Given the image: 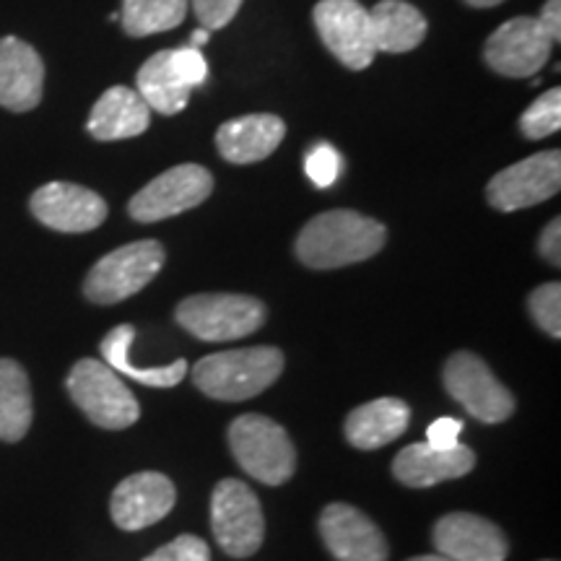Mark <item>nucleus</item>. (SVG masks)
Segmentation results:
<instances>
[{
  "mask_svg": "<svg viewBox=\"0 0 561 561\" xmlns=\"http://www.w3.org/2000/svg\"><path fill=\"white\" fill-rule=\"evenodd\" d=\"M561 128V89H551L538 96L520 117V130L525 138L541 140Z\"/></svg>",
  "mask_w": 561,
  "mask_h": 561,
  "instance_id": "27",
  "label": "nucleus"
},
{
  "mask_svg": "<svg viewBox=\"0 0 561 561\" xmlns=\"http://www.w3.org/2000/svg\"><path fill=\"white\" fill-rule=\"evenodd\" d=\"M32 413V388L24 367L13 359H0V439H24Z\"/></svg>",
  "mask_w": 561,
  "mask_h": 561,
  "instance_id": "25",
  "label": "nucleus"
},
{
  "mask_svg": "<svg viewBox=\"0 0 561 561\" xmlns=\"http://www.w3.org/2000/svg\"><path fill=\"white\" fill-rule=\"evenodd\" d=\"M409 561H453V559L442 557V553H426V557H413Z\"/></svg>",
  "mask_w": 561,
  "mask_h": 561,
  "instance_id": "38",
  "label": "nucleus"
},
{
  "mask_svg": "<svg viewBox=\"0 0 561 561\" xmlns=\"http://www.w3.org/2000/svg\"><path fill=\"white\" fill-rule=\"evenodd\" d=\"M229 447L242 471L268 486H280L297 471V450L289 434L261 413H244L231 421Z\"/></svg>",
  "mask_w": 561,
  "mask_h": 561,
  "instance_id": "3",
  "label": "nucleus"
},
{
  "mask_svg": "<svg viewBox=\"0 0 561 561\" xmlns=\"http://www.w3.org/2000/svg\"><path fill=\"white\" fill-rule=\"evenodd\" d=\"M144 561H210V549L198 536H180Z\"/></svg>",
  "mask_w": 561,
  "mask_h": 561,
  "instance_id": "30",
  "label": "nucleus"
},
{
  "mask_svg": "<svg viewBox=\"0 0 561 561\" xmlns=\"http://www.w3.org/2000/svg\"><path fill=\"white\" fill-rule=\"evenodd\" d=\"M434 546L453 561H504L510 553L500 525L471 512H453L434 525Z\"/></svg>",
  "mask_w": 561,
  "mask_h": 561,
  "instance_id": "16",
  "label": "nucleus"
},
{
  "mask_svg": "<svg viewBox=\"0 0 561 561\" xmlns=\"http://www.w3.org/2000/svg\"><path fill=\"white\" fill-rule=\"evenodd\" d=\"M561 187V153L541 151L507 167L489 182L486 198L496 210H520L553 198Z\"/></svg>",
  "mask_w": 561,
  "mask_h": 561,
  "instance_id": "11",
  "label": "nucleus"
},
{
  "mask_svg": "<svg viewBox=\"0 0 561 561\" xmlns=\"http://www.w3.org/2000/svg\"><path fill=\"white\" fill-rule=\"evenodd\" d=\"M68 396L83 411L91 424L121 432L140 419L136 396L125 388L117 371L100 359H81L73 364L68 380Z\"/></svg>",
  "mask_w": 561,
  "mask_h": 561,
  "instance_id": "4",
  "label": "nucleus"
},
{
  "mask_svg": "<svg viewBox=\"0 0 561 561\" xmlns=\"http://www.w3.org/2000/svg\"><path fill=\"white\" fill-rule=\"evenodd\" d=\"M214 193V178L201 164H180L151 180L128 203V214L140 224L172 219L198 208Z\"/></svg>",
  "mask_w": 561,
  "mask_h": 561,
  "instance_id": "9",
  "label": "nucleus"
},
{
  "mask_svg": "<svg viewBox=\"0 0 561 561\" xmlns=\"http://www.w3.org/2000/svg\"><path fill=\"white\" fill-rule=\"evenodd\" d=\"M476 466V453L466 445H455L450 450H437V447L416 442V445L403 447L392 460V473L396 479L411 489H430L437 483L460 479L471 473Z\"/></svg>",
  "mask_w": 561,
  "mask_h": 561,
  "instance_id": "18",
  "label": "nucleus"
},
{
  "mask_svg": "<svg viewBox=\"0 0 561 561\" xmlns=\"http://www.w3.org/2000/svg\"><path fill=\"white\" fill-rule=\"evenodd\" d=\"M240 5L242 0H193L195 16H198L203 30L208 32L224 30V26L237 16Z\"/></svg>",
  "mask_w": 561,
  "mask_h": 561,
  "instance_id": "31",
  "label": "nucleus"
},
{
  "mask_svg": "<svg viewBox=\"0 0 561 561\" xmlns=\"http://www.w3.org/2000/svg\"><path fill=\"white\" fill-rule=\"evenodd\" d=\"M388 231L380 221L356 210H328L314 216L297 237V257L307 268L333 271L364 263L385 248Z\"/></svg>",
  "mask_w": 561,
  "mask_h": 561,
  "instance_id": "1",
  "label": "nucleus"
},
{
  "mask_svg": "<svg viewBox=\"0 0 561 561\" xmlns=\"http://www.w3.org/2000/svg\"><path fill=\"white\" fill-rule=\"evenodd\" d=\"M151 110L136 89L112 87L91 110L87 128L96 140L136 138L149 128Z\"/></svg>",
  "mask_w": 561,
  "mask_h": 561,
  "instance_id": "20",
  "label": "nucleus"
},
{
  "mask_svg": "<svg viewBox=\"0 0 561 561\" xmlns=\"http://www.w3.org/2000/svg\"><path fill=\"white\" fill-rule=\"evenodd\" d=\"M45 62L32 45L19 37L0 39V107L30 112L42 102Z\"/></svg>",
  "mask_w": 561,
  "mask_h": 561,
  "instance_id": "17",
  "label": "nucleus"
},
{
  "mask_svg": "<svg viewBox=\"0 0 561 561\" xmlns=\"http://www.w3.org/2000/svg\"><path fill=\"white\" fill-rule=\"evenodd\" d=\"M528 310L543 333H549L557 341L561 339V286L557 280L541 284L530 294Z\"/></svg>",
  "mask_w": 561,
  "mask_h": 561,
  "instance_id": "28",
  "label": "nucleus"
},
{
  "mask_svg": "<svg viewBox=\"0 0 561 561\" xmlns=\"http://www.w3.org/2000/svg\"><path fill=\"white\" fill-rule=\"evenodd\" d=\"M187 0H123V30L128 37L170 32L185 21Z\"/></svg>",
  "mask_w": 561,
  "mask_h": 561,
  "instance_id": "26",
  "label": "nucleus"
},
{
  "mask_svg": "<svg viewBox=\"0 0 561 561\" xmlns=\"http://www.w3.org/2000/svg\"><path fill=\"white\" fill-rule=\"evenodd\" d=\"M174 500H178V491L164 473H133L112 491V520L123 530H144L164 520L174 507Z\"/></svg>",
  "mask_w": 561,
  "mask_h": 561,
  "instance_id": "14",
  "label": "nucleus"
},
{
  "mask_svg": "<svg viewBox=\"0 0 561 561\" xmlns=\"http://www.w3.org/2000/svg\"><path fill=\"white\" fill-rule=\"evenodd\" d=\"M30 208L39 224L66 234H83L107 219V203L102 195L73 182H47L32 195Z\"/></svg>",
  "mask_w": 561,
  "mask_h": 561,
  "instance_id": "13",
  "label": "nucleus"
},
{
  "mask_svg": "<svg viewBox=\"0 0 561 561\" xmlns=\"http://www.w3.org/2000/svg\"><path fill=\"white\" fill-rule=\"evenodd\" d=\"M442 382L471 416L483 424H502L515 413V398L496 380L489 364L473 351H458L442 369Z\"/></svg>",
  "mask_w": 561,
  "mask_h": 561,
  "instance_id": "8",
  "label": "nucleus"
},
{
  "mask_svg": "<svg viewBox=\"0 0 561 561\" xmlns=\"http://www.w3.org/2000/svg\"><path fill=\"white\" fill-rule=\"evenodd\" d=\"M377 53H411L426 37V19L405 0H382L369 11Z\"/></svg>",
  "mask_w": 561,
  "mask_h": 561,
  "instance_id": "22",
  "label": "nucleus"
},
{
  "mask_svg": "<svg viewBox=\"0 0 561 561\" xmlns=\"http://www.w3.org/2000/svg\"><path fill=\"white\" fill-rule=\"evenodd\" d=\"M284 371V354L273 346L221 351L193 367V385L214 401L240 403L261 396Z\"/></svg>",
  "mask_w": 561,
  "mask_h": 561,
  "instance_id": "2",
  "label": "nucleus"
},
{
  "mask_svg": "<svg viewBox=\"0 0 561 561\" xmlns=\"http://www.w3.org/2000/svg\"><path fill=\"white\" fill-rule=\"evenodd\" d=\"M172 66H174V70H178L180 79L185 81L191 89L201 87L208 76V62L201 55V50H195V47L172 50Z\"/></svg>",
  "mask_w": 561,
  "mask_h": 561,
  "instance_id": "32",
  "label": "nucleus"
},
{
  "mask_svg": "<svg viewBox=\"0 0 561 561\" xmlns=\"http://www.w3.org/2000/svg\"><path fill=\"white\" fill-rule=\"evenodd\" d=\"M133 341H136V328L128 325V322H125V325L112 328V331L104 335L100 348H102L104 364H107L112 371L130 377V380L146 385V388H174V385L185 380L187 375L185 359L167 364V367H138V364L130 359Z\"/></svg>",
  "mask_w": 561,
  "mask_h": 561,
  "instance_id": "23",
  "label": "nucleus"
},
{
  "mask_svg": "<svg viewBox=\"0 0 561 561\" xmlns=\"http://www.w3.org/2000/svg\"><path fill=\"white\" fill-rule=\"evenodd\" d=\"M174 318L195 339L219 343L255 333L265 322V307L248 294H195L180 301Z\"/></svg>",
  "mask_w": 561,
  "mask_h": 561,
  "instance_id": "6",
  "label": "nucleus"
},
{
  "mask_svg": "<svg viewBox=\"0 0 561 561\" xmlns=\"http://www.w3.org/2000/svg\"><path fill=\"white\" fill-rule=\"evenodd\" d=\"M462 432V424L453 416H442L426 430V445L437 447V450H450V447L460 445L458 437Z\"/></svg>",
  "mask_w": 561,
  "mask_h": 561,
  "instance_id": "33",
  "label": "nucleus"
},
{
  "mask_svg": "<svg viewBox=\"0 0 561 561\" xmlns=\"http://www.w3.org/2000/svg\"><path fill=\"white\" fill-rule=\"evenodd\" d=\"M411 424V409L401 398H377L348 413L346 439L359 450H380L396 442Z\"/></svg>",
  "mask_w": 561,
  "mask_h": 561,
  "instance_id": "21",
  "label": "nucleus"
},
{
  "mask_svg": "<svg viewBox=\"0 0 561 561\" xmlns=\"http://www.w3.org/2000/svg\"><path fill=\"white\" fill-rule=\"evenodd\" d=\"M543 561H551V559H543Z\"/></svg>",
  "mask_w": 561,
  "mask_h": 561,
  "instance_id": "39",
  "label": "nucleus"
},
{
  "mask_svg": "<svg viewBox=\"0 0 561 561\" xmlns=\"http://www.w3.org/2000/svg\"><path fill=\"white\" fill-rule=\"evenodd\" d=\"M468 5H473V9H491V5H500L504 0H466Z\"/></svg>",
  "mask_w": 561,
  "mask_h": 561,
  "instance_id": "37",
  "label": "nucleus"
},
{
  "mask_svg": "<svg viewBox=\"0 0 561 561\" xmlns=\"http://www.w3.org/2000/svg\"><path fill=\"white\" fill-rule=\"evenodd\" d=\"M286 136V125L276 115H244L224 123L216 146L229 164H255L271 157Z\"/></svg>",
  "mask_w": 561,
  "mask_h": 561,
  "instance_id": "19",
  "label": "nucleus"
},
{
  "mask_svg": "<svg viewBox=\"0 0 561 561\" xmlns=\"http://www.w3.org/2000/svg\"><path fill=\"white\" fill-rule=\"evenodd\" d=\"M551 37L538 24V19L517 16L502 24L486 42V62L500 76L530 79L551 58Z\"/></svg>",
  "mask_w": 561,
  "mask_h": 561,
  "instance_id": "12",
  "label": "nucleus"
},
{
  "mask_svg": "<svg viewBox=\"0 0 561 561\" xmlns=\"http://www.w3.org/2000/svg\"><path fill=\"white\" fill-rule=\"evenodd\" d=\"M538 24L543 26V32L549 34L551 42H559L561 37V0H549L543 5L541 16H538Z\"/></svg>",
  "mask_w": 561,
  "mask_h": 561,
  "instance_id": "35",
  "label": "nucleus"
},
{
  "mask_svg": "<svg viewBox=\"0 0 561 561\" xmlns=\"http://www.w3.org/2000/svg\"><path fill=\"white\" fill-rule=\"evenodd\" d=\"M320 536L335 561H388L382 530L351 504L335 502L322 510Z\"/></svg>",
  "mask_w": 561,
  "mask_h": 561,
  "instance_id": "15",
  "label": "nucleus"
},
{
  "mask_svg": "<svg viewBox=\"0 0 561 561\" xmlns=\"http://www.w3.org/2000/svg\"><path fill=\"white\" fill-rule=\"evenodd\" d=\"M210 528L229 557H252L265 538L263 507L255 491L240 479L216 483L214 496H210Z\"/></svg>",
  "mask_w": 561,
  "mask_h": 561,
  "instance_id": "7",
  "label": "nucleus"
},
{
  "mask_svg": "<svg viewBox=\"0 0 561 561\" xmlns=\"http://www.w3.org/2000/svg\"><path fill=\"white\" fill-rule=\"evenodd\" d=\"M167 252L157 240L123 244L104 255L83 280V294L94 305H117L151 284L159 276Z\"/></svg>",
  "mask_w": 561,
  "mask_h": 561,
  "instance_id": "5",
  "label": "nucleus"
},
{
  "mask_svg": "<svg viewBox=\"0 0 561 561\" xmlns=\"http://www.w3.org/2000/svg\"><path fill=\"white\" fill-rule=\"evenodd\" d=\"M208 42V30H198V32H193V37H191V47H195V50H198V47H203Z\"/></svg>",
  "mask_w": 561,
  "mask_h": 561,
  "instance_id": "36",
  "label": "nucleus"
},
{
  "mask_svg": "<svg viewBox=\"0 0 561 561\" xmlns=\"http://www.w3.org/2000/svg\"><path fill=\"white\" fill-rule=\"evenodd\" d=\"M538 248H541V255L546 257V261L559 268L561 265V221L559 219H553L549 227L543 229Z\"/></svg>",
  "mask_w": 561,
  "mask_h": 561,
  "instance_id": "34",
  "label": "nucleus"
},
{
  "mask_svg": "<svg viewBox=\"0 0 561 561\" xmlns=\"http://www.w3.org/2000/svg\"><path fill=\"white\" fill-rule=\"evenodd\" d=\"M314 26L325 47L351 70H364L375 60L369 11L356 0H320L314 5Z\"/></svg>",
  "mask_w": 561,
  "mask_h": 561,
  "instance_id": "10",
  "label": "nucleus"
},
{
  "mask_svg": "<svg viewBox=\"0 0 561 561\" xmlns=\"http://www.w3.org/2000/svg\"><path fill=\"white\" fill-rule=\"evenodd\" d=\"M136 91L149 110H157L159 115H178L187 107L193 89L174 70L172 50H161L140 66Z\"/></svg>",
  "mask_w": 561,
  "mask_h": 561,
  "instance_id": "24",
  "label": "nucleus"
},
{
  "mask_svg": "<svg viewBox=\"0 0 561 561\" xmlns=\"http://www.w3.org/2000/svg\"><path fill=\"white\" fill-rule=\"evenodd\" d=\"M341 170H343V159L331 144H318L307 151L305 172L318 187H331L333 182L341 178Z\"/></svg>",
  "mask_w": 561,
  "mask_h": 561,
  "instance_id": "29",
  "label": "nucleus"
}]
</instances>
